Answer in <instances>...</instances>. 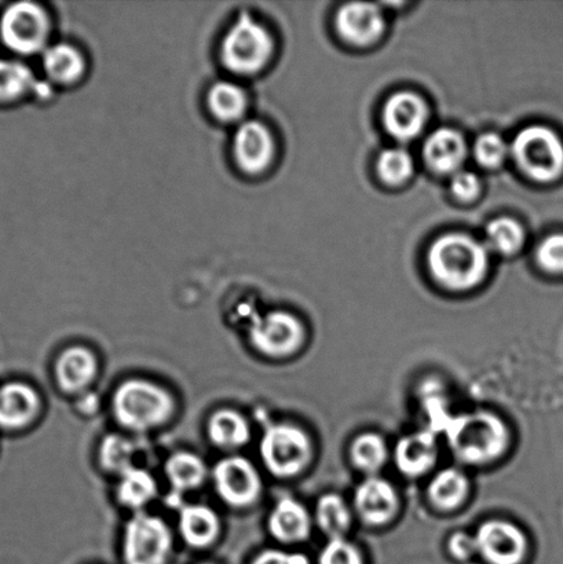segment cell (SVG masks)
Segmentation results:
<instances>
[{
	"label": "cell",
	"instance_id": "obj_29",
	"mask_svg": "<svg viewBox=\"0 0 563 564\" xmlns=\"http://www.w3.org/2000/svg\"><path fill=\"white\" fill-rule=\"evenodd\" d=\"M31 90L44 96L47 88L39 85L25 64L19 61L0 59V101H13Z\"/></svg>",
	"mask_w": 563,
	"mask_h": 564
},
{
	"label": "cell",
	"instance_id": "obj_5",
	"mask_svg": "<svg viewBox=\"0 0 563 564\" xmlns=\"http://www.w3.org/2000/svg\"><path fill=\"white\" fill-rule=\"evenodd\" d=\"M264 468L275 478H294L305 471L312 460L313 447L308 435L296 425H269L259 442Z\"/></svg>",
	"mask_w": 563,
	"mask_h": 564
},
{
	"label": "cell",
	"instance_id": "obj_39",
	"mask_svg": "<svg viewBox=\"0 0 563 564\" xmlns=\"http://www.w3.org/2000/svg\"><path fill=\"white\" fill-rule=\"evenodd\" d=\"M251 564H311L305 555L281 550H267L253 557Z\"/></svg>",
	"mask_w": 563,
	"mask_h": 564
},
{
	"label": "cell",
	"instance_id": "obj_9",
	"mask_svg": "<svg viewBox=\"0 0 563 564\" xmlns=\"http://www.w3.org/2000/svg\"><path fill=\"white\" fill-rule=\"evenodd\" d=\"M212 478L215 494L235 510L250 508L261 499V474L247 457L230 455L220 458L213 468Z\"/></svg>",
	"mask_w": 563,
	"mask_h": 564
},
{
	"label": "cell",
	"instance_id": "obj_22",
	"mask_svg": "<svg viewBox=\"0 0 563 564\" xmlns=\"http://www.w3.org/2000/svg\"><path fill=\"white\" fill-rule=\"evenodd\" d=\"M466 142L459 132L451 129L434 131L424 143V159L439 173L456 174L465 162Z\"/></svg>",
	"mask_w": 563,
	"mask_h": 564
},
{
	"label": "cell",
	"instance_id": "obj_16",
	"mask_svg": "<svg viewBox=\"0 0 563 564\" xmlns=\"http://www.w3.org/2000/svg\"><path fill=\"white\" fill-rule=\"evenodd\" d=\"M41 409V397L30 384L9 383L0 387V429H25L37 417Z\"/></svg>",
	"mask_w": 563,
	"mask_h": 564
},
{
	"label": "cell",
	"instance_id": "obj_35",
	"mask_svg": "<svg viewBox=\"0 0 563 564\" xmlns=\"http://www.w3.org/2000/svg\"><path fill=\"white\" fill-rule=\"evenodd\" d=\"M318 564H364L360 550L346 539H333L324 546Z\"/></svg>",
	"mask_w": 563,
	"mask_h": 564
},
{
	"label": "cell",
	"instance_id": "obj_25",
	"mask_svg": "<svg viewBox=\"0 0 563 564\" xmlns=\"http://www.w3.org/2000/svg\"><path fill=\"white\" fill-rule=\"evenodd\" d=\"M43 66L48 77L61 85L80 79L86 69L85 57L68 43H57L44 50Z\"/></svg>",
	"mask_w": 563,
	"mask_h": 564
},
{
	"label": "cell",
	"instance_id": "obj_24",
	"mask_svg": "<svg viewBox=\"0 0 563 564\" xmlns=\"http://www.w3.org/2000/svg\"><path fill=\"white\" fill-rule=\"evenodd\" d=\"M158 495V482L147 469L132 467L120 475L116 486V499L127 510L142 512L143 508L151 505Z\"/></svg>",
	"mask_w": 563,
	"mask_h": 564
},
{
	"label": "cell",
	"instance_id": "obj_17",
	"mask_svg": "<svg viewBox=\"0 0 563 564\" xmlns=\"http://www.w3.org/2000/svg\"><path fill=\"white\" fill-rule=\"evenodd\" d=\"M313 519L302 502L283 497L269 513L268 529L274 540L284 544L302 543L312 533Z\"/></svg>",
	"mask_w": 563,
	"mask_h": 564
},
{
	"label": "cell",
	"instance_id": "obj_36",
	"mask_svg": "<svg viewBox=\"0 0 563 564\" xmlns=\"http://www.w3.org/2000/svg\"><path fill=\"white\" fill-rule=\"evenodd\" d=\"M540 267L551 273L563 272V235L548 237L538 250Z\"/></svg>",
	"mask_w": 563,
	"mask_h": 564
},
{
	"label": "cell",
	"instance_id": "obj_37",
	"mask_svg": "<svg viewBox=\"0 0 563 564\" xmlns=\"http://www.w3.org/2000/svg\"><path fill=\"white\" fill-rule=\"evenodd\" d=\"M452 193L461 200H472L479 192V180L470 171H457L451 181Z\"/></svg>",
	"mask_w": 563,
	"mask_h": 564
},
{
	"label": "cell",
	"instance_id": "obj_14",
	"mask_svg": "<svg viewBox=\"0 0 563 564\" xmlns=\"http://www.w3.org/2000/svg\"><path fill=\"white\" fill-rule=\"evenodd\" d=\"M355 510L364 522L382 527L397 516L399 495L389 480L369 477L356 489Z\"/></svg>",
	"mask_w": 563,
	"mask_h": 564
},
{
	"label": "cell",
	"instance_id": "obj_31",
	"mask_svg": "<svg viewBox=\"0 0 563 564\" xmlns=\"http://www.w3.org/2000/svg\"><path fill=\"white\" fill-rule=\"evenodd\" d=\"M353 464L360 471L373 475L379 473L388 463L389 449L382 436L366 433L357 436L350 447Z\"/></svg>",
	"mask_w": 563,
	"mask_h": 564
},
{
	"label": "cell",
	"instance_id": "obj_4",
	"mask_svg": "<svg viewBox=\"0 0 563 564\" xmlns=\"http://www.w3.org/2000/svg\"><path fill=\"white\" fill-rule=\"evenodd\" d=\"M273 50V37L267 28L245 13L225 33L219 55L226 69L236 75L250 76L268 65Z\"/></svg>",
	"mask_w": 563,
	"mask_h": 564
},
{
	"label": "cell",
	"instance_id": "obj_26",
	"mask_svg": "<svg viewBox=\"0 0 563 564\" xmlns=\"http://www.w3.org/2000/svg\"><path fill=\"white\" fill-rule=\"evenodd\" d=\"M209 112L225 123H234L245 116L248 98L242 87L234 82H217L207 94Z\"/></svg>",
	"mask_w": 563,
	"mask_h": 564
},
{
	"label": "cell",
	"instance_id": "obj_18",
	"mask_svg": "<svg viewBox=\"0 0 563 564\" xmlns=\"http://www.w3.org/2000/svg\"><path fill=\"white\" fill-rule=\"evenodd\" d=\"M336 26L342 37L355 44L377 41L383 31L382 11L371 3H349L336 15Z\"/></svg>",
	"mask_w": 563,
	"mask_h": 564
},
{
	"label": "cell",
	"instance_id": "obj_3",
	"mask_svg": "<svg viewBox=\"0 0 563 564\" xmlns=\"http://www.w3.org/2000/svg\"><path fill=\"white\" fill-rule=\"evenodd\" d=\"M429 268L433 278L450 290H470L487 274L488 251L466 235H446L430 248Z\"/></svg>",
	"mask_w": 563,
	"mask_h": 564
},
{
	"label": "cell",
	"instance_id": "obj_2",
	"mask_svg": "<svg viewBox=\"0 0 563 564\" xmlns=\"http://www.w3.org/2000/svg\"><path fill=\"white\" fill-rule=\"evenodd\" d=\"M444 433L454 455L473 466L495 462L504 455L510 440L504 420L483 411L452 416Z\"/></svg>",
	"mask_w": 563,
	"mask_h": 564
},
{
	"label": "cell",
	"instance_id": "obj_23",
	"mask_svg": "<svg viewBox=\"0 0 563 564\" xmlns=\"http://www.w3.org/2000/svg\"><path fill=\"white\" fill-rule=\"evenodd\" d=\"M207 435L218 449L235 452L248 445L251 440V425L235 409L223 408L208 419Z\"/></svg>",
	"mask_w": 563,
	"mask_h": 564
},
{
	"label": "cell",
	"instance_id": "obj_1",
	"mask_svg": "<svg viewBox=\"0 0 563 564\" xmlns=\"http://www.w3.org/2000/svg\"><path fill=\"white\" fill-rule=\"evenodd\" d=\"M115 422L131 433H149L170 422L175 413L174 397L151 380L132 378L113 391L110 401Z\"/></svg>",
	"mask_w": 563,
	"mask_h": 564
},
{
	"label": "cell",
	"instance_id": "obj_38",
	"mask_svg": "<svg viewBox=\"0 0 563 564\" xmlns=\"http://www.w3.org/2000/svg\"><path fill=\"white\" fill-rule=\"evenodd\" d=\"M448 546L451 555L459 561L470 560L472 556L478 554L476 538L467 533L452 535Z\"/></svg>",
	"mask_w": 563,
	"mask_h": 564
},
{
	"label": "cell",
	"instance_id": "obj_30",
	"mask_svg": "<svg viewBox=\"0 0 563 564\" xmlns=\"http://www.w3.org/2000/svg\"><path fill=\"white\" fill-rule=\"evenodd\" d=\"M134 442L120 434L105 436L98 447L99 466L109 474L123 475L134 466Z\"/></svg>",
	"mask_w": 563,
	"mask_h": 564
},
{
	"label": "cell",
	"instance_id": "obj_40",
	"mask_svg": "<svg viewBox=\"0 0 563 564\" xmlns=\"http://www.w3.org/2000/svg\"><path fill=\"white\" fill-rule=\"evenodd\" d=\"M198 564H215V563L203 562V563H198Z\"/></svg>",
	"mask_w": 563,
	"mask_h": 564
},
{
	"label": "cell",
	"instance_id": "obj_7",
	"mask_svg": "<svg viewBox=\"0 0 563 564\" xmlns=\"http://www.w3.org/2000/svg\"><path fill=\"white\" fill-rule=\"evenodd\" d=\"M510 152L533 180L549 182L562 174L563 143L548 127L531 126L518 132Z\"/></svg>",
	"mask_w": 563,
	"mask_h": 564
},
{
	"label": "cell",
	"instance_id": "obj_19",
	"mask_svg": "<svg viewBox=\"0 0 563 564\" xmlns=\"http://www.w3.org/2000/svg\"><path fill=\"white\" fill-rule=\"evenodd\" d=\"M178 533L182 541L191 549H208L219 538L220 518L214 508L206 505L181 506Z\"/></svg>",
	"mask_w": 563,
	"mask_h": 564
},
{
	"label": "cell",
	"instance_id": "obj_10",
	"mask_svg": "<svg viewBox=\"0 0 563 564\" xmlns=\"http://www.w3.org/2000/svg\"><path fill=\"white\" fill-rule=\"evenodd\" d=\"M0 35L6 46L19 54H35L46 50L50 20L41 6L20 2L9 6L0 20Z\"/></svg>",
	"mask_w": 563,
	"mask_h": 564
},
{
	"label": "cell",
	"instance_id": "obj_8",
	"mask_svg": "<svg viewBox=\"0 0 563 564\" xmlns=\"http://www.w3.org/2000/svg\"><path fill=\"white\" fill-rule=\"evenodd\" d=\"M248 340L253 350L269 358L289 357L300 350L305 328L300 319L283 310L253 314Z\"/></svg>",
	"mask_w": 563,
	"mask_h": 564
},
{
	"label": "cell",
	"instance_id": "obj_27",
	"mask_svg": "<svg viewBox=\"0 0 563 564\" xmlns=\"http://www.w3.org/2000/svg\"><path fill=\"white\" fill-rule=\"evenodd\" d=\"M468 488V479L461 469L445 468L430 482L429 497L435 507L454 510L466 500Z\"/></svg>",
	"mask_w": 563,
	"mask_h": 564
},
{
	"label": "cell",
	"instance_id": "obj_20",
	"mask_svg": "<svg viewBox=\"0 0 563 564\" xmlns=\"http://www.w3.org/2000/svg\"><path fill=\"white\" fill-rule=\"evenodd\" d=\"M439 457L437 438L432 430L404 436L396 446V466L407 477H421L434 467Z\"/></svg>",
	"mask_w": 563,
	"mask_h": 564
},
{
	"label": "cell",
	"instance_id": "obj_12",
	"mask_svg": "<svg viewBox=\"0 0 563 564\" xmlns=\"http://www.w3.org/2000/svg\"><path fill=\"white\" fill-rule=\"evenodd\" d=\"M234 158L247 174H261L274 158V140L267 126L258 120H247L234 137Z\"/></svg>",
	"mask_w": 563,
	"mask_h": 564
},
{
	"label": "cell",
	"instance_id": "obj_21",
	"mask_svg": "<svg viewBox=\"0 0 563 564\" xmlns=\"http://www.w3.org/2000/svg\"><path fill=\"white\" fill-rule=\"evenodd\" d=\"M164 474L171 486V497L180 499L182 495L202 488L208 478V467L196 453L180 451L167 458Z\"/></svg>",
	"mask_w": 563,
	"mask_h": 564
},
{
	"label": "cell",
	"instance_id": "obj_13",
	"mask_svg": "<svg viewBox=\"0 0 563 564\" xmlns=\"http://www.w3.org/2000/svg\"><path fill=\"white\" fill-rule=\"evenodd\" d=\"M98 367L96 354L87 347L71 346L55 359V383L64 394H80L96 380Z\"/></svg>",
	"mask_w": 563,
	"mask_h": 564
},
{
	"label": "cell",
	"instance_id": "obj_33",
	"mask_svg": "<svg viewBox=\"0 0 563 564\" xmlns=\"http://www.w3.org/2000/svg\"><path fill=\"white\" fill-rule=\"evenodd\" d=\"M378 171L388 184H402L413 173L412 156L410 152L402 148L388 149L379 156Z\"/></svg>",
	"mask_w": 563,
	"mask_h": 564
},
{
	"label": "cell",
	"instance_id": "obj_15",
	"mask_svg": "<svg viewBox=\"0 0 563 564\" xmlns=\"http://www.w3.org/2000/svg\"><path fill=\"white\" fill-rule=\"evenodd\" d=\"M385 126L396 140L411 141L426 126L427 108L421 98L411 93H399L385 107Z\"/></svg>",
	"mask_w": 563,
	"mask_h": 564
},
{
	"label": "cell",
	"instance_id": "obj_6",
	"mask_svg": "<svg viewBox=\"0 0 563 564\" xmlns=\"http://www.w3.org/2000/svg\"><path fill=\"white\" fill-rule=\"evenodd\" d=\"M173 549L174 535L164 519L142 511L127 522L121 539L124 564H167Z\"/></svg>",
	"mask_w": 563,
	"mask_h": 564
},
{
	"label": "cell",
	"instance_id": "obj_28",
	"mask_svg": "<svg viewBox=\"0 0 563 564\" xmlns=\"http://www.w3.org/2000/svg\"><path fill=\"white\" fill-rule=\"evenodd\" d=\"M317 527L329 540L345 539L351 527V511L340 496L329 494L317 501L314 513Z\"/></svg>",
	"mask_w": 563,
	"mask_h": 564
},
{
	"label": "cell",
	"instance_id": "obj_32",
	"mask_svg": "<svg viewBox=\"0 0 563 564\" xmlns=\"http://www.w3.org/2000/svg\"><path fill=\"white\" fill-rule=\"evenodd\" d=\"M487 242L495 251L512 253L520 250L523 242V231L521 226L512 219H496L488 225Z\"/></svg>",
	"mask_w": 563,
	"mask_h": 564
},
{
	"label": "cell",
	"instance_id": "obj_34",
	"mask_svg": "<svg viewBox=\"0 0 563 564\" xmlns=\"http://www.w3.org/2000/svg\"><path fill=\"white\" fill-rule=\"evenodd\" d=\"M510 149L507 147L506 141L498 134H484L478 138L476 147H474V154L479 164L487 169H496L504 164Z\"/></svg>",
	"mask_w": 563,
	"mask_h": 564
},
{
	"label": "cell",
	"instance_id": "obj_11",
	"mask_svg": "<svg viewBox=\"0 0 563 564\" xmlns=\"http://www.w3.org/2000/svg\"><path fill=\"white\" fill-rule=\"evenodd\" d=\"M474 538L478 554L490 564H520L528 554L526 533L500 519L483 523Z\"/></svg>",
	"mask_w": 563,
	"mask_h": 564
}]
</instances>
